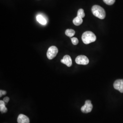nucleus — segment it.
Instances as JSON below:
<instances>
[{"mask_svg":"<svg viewBox=\"0 0 123 123\" xmlns=\"http://www.w3.org/2000/svg\"><path fill=\"white\" fill-rule=\"evenodd\" d=\"M6 92L4 91V90H0V97H1L3 95L6 94Z\"/></svg>","mask_w":123,"mask_h":123,"instance_id":"obj_16","label":"nucleus"},{"mask_svg":"<svg viewBox=\"0 0 123 123\" xmlns=\"http://www.w3.org/2000/svg\"><path fill=\"white\" fill-rule=\"evenodd\" d=\"M77 16L80 18H84L85 17V13L84 12V10L83 9H80L79 10L77 14Z\"/></svg>","mask_w":123,"mask_h":123,"instance_id":"obj_13","label":"nucleus"},{"mask_svg":"<svg viewBox=\"0 0 123 123\" xmlns=\"http://www.w3.org/2000/svg\"><path fill=\"white\" fill-rule=\"evenodd\" d=\"M75 62L78 64L86 65L89 63V59L85 56L80 55L76 58Z\"/></svg>","mask_w":123,"mask_h":123,"instance_id":"obj_5","label":"nucleus"},{"mask_svg":"<svg viewBox=\"0 0 123 123\" xmlns=\"http://www.w3.org/2000/svg\"><path fill=\"white\" fill-rule=\"evenodd\" d=\"M92 104L90 100H86L85 101V105L81 108V111L84 113H90L92 109Z\"/></svg>","mask_w":123,"mask_h":123,"instance_id":"obj_4","label":"nucleus"},{"mask_svg":"<svg viewBox=\"0 0 123 123\" xmlns=\"http://www.w3.org/2000/svg\"><path fill=\"white\" fill-rule=\"evenodd\" d=\"M73 23L75 25L78 26L80 25L83 22V18H82L79 17L78 16H77L76 18L74 19L73 20Z\"/></svg>","mask_w":123,"mask_h":123,"instance_id":"obj_10","label":"nucleus"},{"mask_svg":"<svg viewBox=\"0 0 123 123\" xmlns=\"http://www.w3.org/2000/svg\"><path fill=\"white\" fill-rule=\"evenodd\" d=\"M72 43L74 45H76L78 44L79 43V40L76 37H72L71 38Z\"/></svg>","mask_w":123,"mask_h":123,"instance_id":"obj_15","label":"nucleus"},{"mask_svg":"<svg viewBox=\"0 0 123 123\" xmlns=\"http://www.w3.org/2000/svg\"><path fill=\"white\" fill-rule=\"evenodd\" d=\"M37 20L42 25H46L47 24V20L42 15H38L37 16Z\"/></svg>","mask_w":123,"mask_h":123,"instance_id":"obj_9","label":"nucleus"},{"mask_svg":"<svg viewBox=\"0 0 123 123\" xmlns=\"http://www.w3.org/2000/svg\"><path fill=\"white\" fill-rule=\"evenodd\" d=\"M82 39L84 44H88L95 42L96 40V37L92 31H87L83 34Z\"/></svg>","mask_w":123,"mask_h":123,"instance_id":"obj_1","label":"nucleus"},{"mask_svg":"<svg viewBox=\"0 0 123 123\" xmlns=\"http://www.w3.org/2000/svg\"><path fill=\"white\" fill-rule=\"evenodd\" d=\"M92 12L94 16L100 19H104L105 18V10L98 5H94L92 6Z\"/></svg>","mask_w":123,"mask_h":123,"instance_id":"obj_2","label":"nucleus"},{"mask_svg":"<svg viewBox=\"0 0 123 123\" xmlns=\"http://www.w3.org/2000/svg\"><path fill=\"white\" fill-rule=\"evenodd\" d=\"M61 62L68 67H70L72 65V59L68 55H66L63 57V58L61 60Z\"/></svg>","mask_w":123,"mask_h":123,"instance_id":"obj_7","label":"nucleus"},{"mask_svg":"<svg viewBox=\"0 0 123 123\" xmlns=\"http://www.w3.org/2000/svg\"><path fill=\"white\" fill-rule=\"evenodd\" d=\"M104 2L108 5H112L114 4L115 0H103Z\"/></svg>","mask_w":123,"mask_h":123,"instance_id":"obj_14","label":"nucleus"},{"mask_svg":"<svg viewBox=\"0 0 123 123\" xmlns=\"http://www.w3.org/2000/svg\"><path fill=\"white\" fill-rule=\"evenodd\" d=\"M9 100H10V98L8 97H5L4 99H3V101H4L5 103L6 104L7 103L9 102Z\"/></svg>","mask_w":123,"mask_h":123,"instance_id":"obj_17","label":"nucleus"},{"mask_svg":"<svg viewBox=\"0 0 123 123\" xmlns=\"http://www.w3.org/2000/svg\"><path fill=\"white\" fill-rule=\"evenodd\" d=\"M18 123H30V120L28 117L24 114L19 115L18 118Z\"/></svg>","mask_w":123,"mask_h":123,"instance_id":"obj_8","label":"nucleus"},{"mask_svg":"<svg viewBox=\"0 0 123 123\" xmlns=\"http://www.w3.org/2000/svg\"><path fill=\"white\" fill-rule=\"evenodd\" d=\"M114 87L120 92H123V79H118L114 82Z\"/></svg>","mask_w":123,"mask_h":123,"instance_id":"obj_6","label":"nucleus"},{"mask_svg":"<svg viewBox=\"0 0 123 123\" xmlns=\"http://www.w3.org/2000/svg\"><path fill=\"white\" fill-rule=\"evenodd\" d=\"M58 49L57 48L54 46H52L49 48L47 53V57L49 59H53L56 56L58 53Z\"/></svg>","mask_w":123,"mask_h":123,"instance_id":"obj_3","label":"nucleus"},{"mask_svg":"<svg viewBox=\"0 0 123 123\" xmlns=\"http://www.w3.org/2000/svg\"><path fill=\"white\" fill-rule=\"evenodd\" d=\"M75 34V31L74 30H73V29H67L65 31V34L66 36L69 37H72L74 36V35Z\"/></svg>","mask_w":123,"mask_h":123,"instance_id":"obj_12","label":"nucleus"},{"mask_svg":"<svg viewBox=\"0 0 123 123\" xmlns=\"http://www.w3.org/2000/svg\"><path fill=\"white\" fill-rule=\"evenodd\" d=\"M0 111L2 113H6L7 111V109L6 107V103L3 100L0 101Z\"/></svg>","mask_w":123,"mask_h":123,"instance_id":"obj_11","label":"nucleus"}]
</instances>
